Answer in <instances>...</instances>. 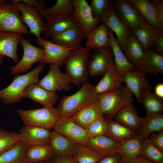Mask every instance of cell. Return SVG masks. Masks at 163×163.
Wrapping results in <instances>:
<instances>
[{
    "label": "cell",
    "instance_id": "obj_6",
    "mask_svg": "<svg viewBox=\"0 0 163 163\" xmlns=\"http://www.w3.org/2000/svg\"><path fill=\"white\" fill-rule=\"evenodd\" d=\"M156 32H163L162 0H127Z\"/></svg>",
    "mask_w": 163,
    "mask_h": 163
},
{
    "label": "cell",
    "instance_id": "obj_40",
    "mask_svg": "<svg viewBox=\"0 0 163 163\" xmlns=\"http://www.w3.org/2000/svg\"><path fill=\"white\" fill-rule=\"evenodd\" d=\"M104 155L95 152L86 145L77 144L73 156L77 163H97Z\"/></svg>",
    "mask_w": 163,
    "mask_h": 163
},
{
    "label": "cell",
    "instance_id": "obj_49",
    "mask_svg": "<svg viewBox=\"0 0 163 163\" xmlns=\"http://www.w3.org/2000/svg\"><path fill=\"white\" fill-rule=\"evenodd\" d=\"M21 1L33 6L43 17V11L47 8L44 1L43 0H21Z\"/></svg>",
    "mask_w": 163,
    "mask_h": 163
},
{
    "label": "cell",
    "instance_id": "obj_14",
    "mask_svg": "<svg viewBox=\"0 0 163 163\" xmlns=\"http://www.w3.org/2000/svg\"><path fill=\"white\" fill-rule=\"evenodd\" d=\"M100 23L115 33L117 37L116 39L123 52L131 31L120 20L114 8L111 6L101 17Z\"/></svg>",
    "mask_w": 163,
    "mask_h": 163
},
{
    "label": "cell",
    "instance_id": "obj_52",
    "mask_svg": "<svg viewBox=\"0 0 163 163\" xmlns=\"http://www.w3.org/2000/svg\"><path fill=\"white\" fill-rule=\"evenodd\" d=\"M4 56V55L0 54V65L3 64V60Z\"/></svg>",
    "mask_w": 163,
    "mask_h": 163
},
{
    "label": "cell",
    "instance_id": "obj_35",
    "mask_svg": "<svg viewBox=\"0 0 163 163\" xmlns=\"http://www.w3.org/2000/svg\"><path fill=\"white\" fill-rule=\"evenodd\" d=\"M163 131V112L146 115L142 118L139 134L143 139L149 138L150 134L153 132Z\"/></svg>",
    "mask_w": 163,
    "mask_h": 163
},
{
    "label": "cell",
    "instance_id": "obj_25",
    "mask_svg": "<svg viewBox=\"0 0 163 163\" xmlns=\"http://www.w3.org/2000/svg\"><path fill=\"white\" fill-rule=\"evenodd\" d=\"M103 115L97 100L79 110L70 118L75 123L86 130L92 122Z\"/></svg>",
    "mask_w": 163,
    "mask_h": 163
},
{
    "label": "cell",
    "instance_id": "obj_19",
    "mask_svg": "<svg viewBox=\"0 0 163 163\" xmlns=\"http://www.w3.org/2000/svg\"><path fill=\"white\" fill-rule=\"evenodd\" d=\"M27 97L43 106H53L56 104L59 97L56 91H50L36 83L29 85L24 90L23 97Z\"/></svg>",
    "mask_w": 163,
    "mask_h": 163
},
{
    "label": "cell",
    "instance_id": "obj_5",
    "mask_svg": "<svg viewBox=\"0 0 163 163\" xmlns=\"http://www.w3.org/2000/svg\"><path fill=\"white\" fill-rule=\"evenodd\" d=\"M17 112L24 126L52 129L60 117L57 108L53 106H43L29 110L18 109Z\"/></svg>",
    "mask_w": 163,
    "mask_h": 163
},
{
    "label": "cell",
    "instance_id": "obj_42",
    "mask_svg": "<svg viewBox=\"0 0 163 163\" xmlns=\"http://www.w3.org/2000/svg\"><path fill=\"white\" fill-rule=\"evenodd\" d=\"M20 140L18 133L0 128V154L10 149Z\"/></svg>",
    "mask_w": 163,
    "mask_h": 163
},
{
    "label": "cell",
    "instance_id": "obj_1",
    "mask_svg": "<svg viewBox=\"0 0 163 163\" xmlns=\"http://www.w3.org/2000/svg\"><path fill=\"white\" fill-rule=\"evenodd\" d=\"M74 94L60 99L57 108L60 117H71L83 107L97 100L98 94L94 86L87 82Z\"/></svg>",
    "mask_w": 163,
    "mask_h": 163
},
{
    "label": "cell",
    "instance_id": "obj_54",
    "mask_svg": "<svg viewBox=\"0 0 163 163\" xmlns=\"http://www.w3.org/2000/svg\"><path fill=\"white\" fill-rule=\"evenodd\" d=\"M47 162V161H46ZM46 162H43V163H45Z\"/></svg>",
    "mask_w": 163,
    "mask_h": 163
},
{
    "label": "cell",
    "instance_id": "obj_33",
    "mask_svg": "<svg viewBox=\"0 0 163 163\" xmlns=\"http://www.w3.org/2000/svg\"><path fill=\"white\" fill-rule=\"evenodd\" d=\"M85 45L90 49H97L109 46L110 40L107 28L103 24L91 30L86 37Z\"/></svg>",
    "mask_w": 163,
    "mask_h": 163
},
{
    "label": "cell",
    "instance_id": "obj_17",
    "mask_svg": "<svg viewBox=\"0 0 163 163\" xmlns=\"http://www.w3.org/2000/svg\"><path fill=\"white\" fill-rule=\"evenodd\" d=\"M50 130L38 127L24 126L20 129L18 133L20 141L27 146L48 145Z\"/></svg>",
    "mask_w": 163,
    "mask_h": 163
},
{
    "label": "cell",
    "instance_id": "obj_53",
    "mask_svg": "<svg viewBox=\"0 0 163 163\" xmlns=\"http://www.w3.org/2000/svg\"><path fill=\"white\" fill-rule=\"evenodd\" d=\"M6 0H0V4L5 2Z\"/></svg>",
    "mask_w": 163,
    "mask_h": 163
},
{
    "label": "cell",
    "instance_id": "obj_31",
    "mask_svg": "<svg viewBox=\"0 0 163 163\" xmlns=\"http://www.w3.org/2000/svg\"><path fill=\"white\" fill-rule=\"evenodd\" d=\"M57 155L48 145L28 146L25 155L28 163H41L49 161Z\"/></svg>",
    "mask_w": 163,
    "mask_h": 163
},
{
    "label": "cell",
    "instance_id": "obj_45",
    "mask_svg": "<svg viewBox=\"0 0 163 163\" xmlns=\"http://www.w3.org/2000/svg\"><path fill=\"white\" fill-rule=\"evenodd\" d=\"M151 48L155 52L163 55V32H156Z\"/></svg>",
    "mask_w": 163,
    "mask_h": 163
},
{
    "label": "cell",
    "instance_id": "obj_24",
    "mask_svg": "<svg viewBox=\"0 0 163 163\" xmlns=\"http://www.w3.org/2000/svg\"><path fill=\"white\" fill-rule=\"evenodd\" d=\"M142 137L136 136L119 143L118 153L123 163H132L141 155Z\"/></svg>",
    "mask_w": 163,
    "mask_h": 163
},
{
    "label": "cell",
    "instance_id": "obj_18",
    "mask_svg": "<svg viewBox=\"0 0 163 163\" xmlns=\"http://www.w3.org/2000/svg\"><path fill=\"white\" fill-rule=\"evenodd\" d=\"M122 80L126 83V85L139 102L141 91L145 89L151 91L152 88L146 74L136 69L126 72L123 76Z\"/></svg>",
    "mask_w": 163,
    "mask_h": 163
},
{
    "label": "cell",
    "instance_id": "obj_37",
    "mask_svg": "<svg viewBox=\"0 0 163 163\" xmlns=\"http://www.w3.org/2000/svg\"><path fill=\"white\" fill-rule=\"evenodd\" d=\"M27 147L19 141L10 149L0 154V163H28L25 155Z\"/></svg>",
    "mask_w": 163,
    "mask_h": 163
},
{
    "label": "cell",
    "instance_id": "obj_12",
    "mask_svg": "<svg viewBox=\"0 0 163 163\" xmlns=\"http://www.w3.org/2000/svg\"><path fill=\"white\" fill-rule=\"evenodd\" d=\"M52 129L77 144L86 145L89 139L86 130L75 123L70 117H60Z\"/></svg>",
    "mask_w": 163,
    "mask_h": 163
},
{
    "label": "cell",
    "instance_id": "obj_36",
    "mask_svg": "<svg viewBox=\"0 0 163 163\" xmlns=\"http://www.w3.org/2000/svg\"><path fill=\"white\" fill-rule=\"evenodd\" d=\"M140 103L145 109L146 115L157 114L163 111V99L147 89H142L140 96Z\"/></svg>",
    "mask_w": 163,
    "mask_h": 163
},
{
    "label": "cell",
    "instance_id": "obj_10",
    "mask_svg": "<svg viewBox=\"0 0 163 163\" xmlns=\"http://www.w3.org/2000/svg\"><path fill=\"white\" fill-rule=\"evenodd\" d=\"M72 0L74 7L72 17L86 39L89 32L97 27L100 18L94 16L89 5L85 0Z\"/></svg>",
    "mask_w": 163,
    "mask_h": 163
},
{
    "label": "cell",
    "instance_id": "obj_2",
    "mask_svg": "<svg viewBox=\"0 0 163 163\" xmlns=\"http://www.w3.org/2000/svg\"><path fill=\"white\" fill-rule=\"evenodd\" d=\"M91 49L81 46L72 50L65 60V74L70 82L78 88L87 82Z\"/></svg>",
    "mask_w": 163,
    "mask_h": 163
},
{
    "label": "cell",
    "instance_id": "obj_39",
    "mask_svg": "<svg viewBox=\"0 0 163 163\" xmlns=\"http://www.w3.org/2000/svg\"><path fill=\"white\" fill-rule=\"evenodd\" d=\"M74 7L71 0H57L55 4L43 11V17H52L62 15L72 14Z\"/></svg>",
    "mask_w": 163,
    "mask_h": 163
},
{
    "label": "cell",
    "instance_id": "obj_7",
    "mask_svg": "<svg viewBox=\"0 0 163 163\" xmlns=\"http://www.w3.org/2000/svg\"><path fill=\"white\" fill-rule=\"evenodd\" d=\"M10 1L21 13V18L22 22L25 23L29 29V33L35 35L37 42L40 47L41 33L43 32L45 23L43 17L33 6L24 2L20 0H11Z\"/></svg>",
    "mask_w": 163,
    "mask_h": 163
},
{
    "label": "cell",
    "instance_id": "obj_44",
    "mask_svg": "<svg viewBox=\"0 0 163 163\" xmlns=\"http://www.w3.org/2000/svg\"><path fill=\"white\" fill-rule=\"evenodd\" d=\"M110 0H91L89 5L94 16L100 18L113 4Z\"/></svg>",
    "mask_w": 163,
    "mask_h": 163
},
{
    "label": "cell",
    "instance_id": "obj_8",
    "mask_svg": "<svg viewBox=\"0 0 163 163\" xmlns=\"http://www.w3.org/2000/svg\"><path fill=\"white\" fill-rule=\"evenodd\" d=\"M0 30L26 34L27 27L22 22L20 11L10 1L0 4Z\"/></svg>",
    "mask_w": 163,
    "mask_h": 163
},
{
    "label": "cell",
    "instance_id": "obj_55",
    "mask_svg": "<svg viewBox=\"0 0 163 163\" xmlns=\"http://www.w3.org/2000/svg\"><path fill=\"white\" fill-rule=\"evenodd\" d=\"M76 163H77V162H76Z\"/></svg>",
    "mask_w": 163,
    "mask_h": 163
},
{
    "label": "cell",
    "instance_id": "obj_16",
    "mask_svg": "<svg viewBox=\"0 0 163 163\" xmlns=\"http://www.w3.org/2000/svg\"><path fill=\"white\" fill-rule=\"evenodd\" d=\"M41 47L44 50V55L40 63H53L62 66L72 50L56 43L44 38H41Z\"/></svg>",
    "mask_w": 163,
    "mask_h": 163
},
{
    "label": "cell",
    "instance_id": "obj_26",
    "mask_svg": "<svg viewBox=\"0 0 163 163\" xmlns=\"http://www.w3.org/2000/svg\"><path fill=\"white\" fill-rule=\"evenodd\" d=\"M48 145L57 155L73 156L77 144L53 130L50 133Z\"/></svg>",
    "mask_w": 163,
    "mask_h": 163
},
{
    "label": "cell",
    "instance_id": "obj_29",
    "mask_svg": "<svg viewBox=\"0 0 163 163\" xmlns=\"http://www.w3.org/2000/svg\"><path fill=\"white\" fill-rule=\"evenodd\" d=\"M113 118L116 121L139 133L142 118L138 116L136 109L132 104L121 109Z\"/></svg>",
    "mask_w": 163,
    "mask_h": 163
},
{
    "label": "cell",
    "instance_id": "obj_32",
    "mask_svg": "<svg viewBox=\"0 0 163 163\" xmlns=\"http://www.w3.org/2000/svg\"><path fill=\"white\" fill-rule=\"evenodd\" d=\"M104 116L107 124V130L106 135L118 143L134 138L139 134L138 132Z\"/></svg>",
    "mask_w": 163,
    "mask_h": 163
},
{
    "label": "cell",
    "instance_id": "obj_34",
    "mask_svg": "<svg viewBox=\"0 0 163 163\" xmlns=\"http://www.w3.org/2000/svg\"><path fill=\"white\" fill-rule=\"evenodd\" d=\"M145 52L134 34L131 32L128 37L126 47L123 51L127 59L135 66L144 57Z\"/></svg>",
    "mask_w": 163,
    "mask_h": 163
},
{
    "label": "cell",
    "instance_id": "obj_15",
    "mask_svg": "<svg viewBox=\"0 0 163 163\" xmlns=\"http://www.w3.org/2000/svg\"><path fill=\"white\" fill-rule=\"evenodd\" d=\"M114 4L118 17L131 32H133L145 21L139 12L127 0H116Z\"/></svg>",
    "mask_w": 163,
    "mask_h": 163
},
{
    "label": "cell",
    "instance_id": "obj_51",
    "mask_svg": "<svg viewBox=\"0 0 163 163\" xmlns=\"http://www.w3.org/2000/svg\"><path fill=\"white\" fill-rule=\"evenodd\" d=\"M132 163H157L150 161L141 155L138 156Z\"/></svg>",
    "mask_w": 163,
    "mask_h": 163
},
{
    "label": "cell",
    "instance_id": "obj_4",
    "mask_svg": "<svg viewBox=\"0 0 163 163\" xmlns=\"http://www.w3.org/2000/svg\"><path fill=\"white\" fill-rule=\"evenodd\" d=\"M133 95L125 85L119 89L98 94L97 101L103 115L112 119L121 109L132 104Z\"/></svg>",
    "mask_w": 163,
    "mask_h": 163
},
{
    "label": "cell",
    "instance_id": "obj_23",
    "mask_svg": "<svg viewBox=\"0 0 163 163\" xmlns=\"http://www.w3.org/2000/svg\"><path fill=\"white\" fill-rule=\"evenodd\" d=\"M135 66L136 69L145 74L162 73L163 56L150 49L146 51L144 57Z\"/></svg>",
    "mask_w": 163,
    "mask_h": 163
},
{
    "label": "cell",
    "instance_id": "obj_28",
    "mask_svg": "<svg viewBox=\"0 0 163 163\" xmlns=\"http://www.w3.org/2000/svg\"><path fill=\"white\" fill-rule=\"evenodd\" d=\"M122 78L114 64L104 75V76L94 86L98 94L121 88Z\"/></svg>",
    "mask_w": 163,
    "mask_h": 163
},
{
    "label": "cell",
    "instance_id": "obj_11",
    "mask_svg": "<svg viewBox=\"0 0 163 163\" xmlns=\"http://www.w3.org/2000/svg\"><path fill=\"white\" fill-rule=\"evenodd\" d=\"M114 63L112 50L109 46L94 49L89 59V76L100 77L104 75Z\"/></svg>",
    "mask_w": 163,
    "mask_h": 163
},
{
    "label": "cell",
    "instance_id": "obj_41",
    "mask_svg": "<svg viewBox=\"0 0 163 163\" xmlns=\"http://www.w3.org/2000/svg\"><path fill=\"white\" fill-rule=\"evenodd\" d=\"M141 155L147 159L157 163H163V153L152 143L149 138L143 139Z\"/></svg>",
    "mask_w": 163,
    "mask_h": 163
},
{
    "label": "cell",
    "instance_id": "obj_20",
    "mask_svg": "<svg viewBox=\"0 0 163 163\" xmlns=\"http://www.w3.org/2000/svg\"><path fill=\"white\" fill-rule=\"evenodd\" d=\"M85 36L76 23L74 25L51 37L53 42L65 47L74 49L81 47Z\"/></svg>",
    "mask_w": 163,
    "mask_h": 163
},
{
    "label": "cell",
    "instance_id": "obj_38",
    "mask_svg": "<svg viewBox=\"0 0 163 163\" xmlns=\"http://www.w3.org/2000/svg\"><path fill=\"white\" fill-rule=\"evenodd\" d=\"M156 32L153 27L145 21L133 33L146 51L150 49Z\"/></svg>",
    "mask_w": 163,
    "mask_h": 163
},
{
    "label": "cell",
    "instance_id": "obj_50",
    "mask_svg": "<svg viewBox=\"0 0 163 163\" xmlns=\"http://www.w3.org/2000/svg\"><path fill=\"white\" fill-rule=\"evenodd\" d=\"M155 94L158 97L163 99V84H157L155 88Z\"/></svg>",
    "mask_w": 163,
    "mask_h": 163
},
{
    "label": "cell",
    "instance_id": "obj_43",
    "mask_svg": "<svg viewBox=\"0 0 163 163\" xmlns=\"http://www.w3.org/2000/svg\"><path fill=\"white\" fill-rule=\"evenodd\" d=\"M107 124L104 115L97 118L86 129L89 139L102 135H106Z\"/></svg>",
    "mask_w": 163,
    "mask_h": 163
},
{
    "label": "cell",
    "instance_id": "obj_21",
    "mask_svg": "<svg viewBox=\"0 0 163 163\" xmlns=\"http://www.w3.org/2000/svg\"><path fill=\"white\" fill-rule=\"evenodd\" d=\"M43 33L46 38L61 33L76 24L72 14L46 17Z\"/></svg>",
    "mask_w": 163,
    "mask_h": 163
},
{
    "label": "cell",
    "instance_id": "obj_48",
    "mask_svg": "<svg viewBox=\"0 0 163 163\" xmlns=\"http://www.w3.org/2000/svg\"><path fill=\"white\" fill-rule=\"evenodd\" d=\"M76 162L73 156L57 155L55 158L45 163H76Z\"/></svg>",
    "mask_w": 163,
    "mask_h": 163
},
{
    "label": "cell",
    "instance_id": "obj_46",
    "mask_svg": "<svg viewBox=\"0 0 163 163\" xmlns=\"http://www.w3.org/2000/svg\"><path fill=\"white\" fill-rule=\"evenodd\" d=\"M149 138L153 144L163 153V131L157 133H152Z\"/></svg>",
    "mask_w": 163,
    "mask_h": 163
},
{
    "label": "cell",
    "instance_id": "obj_47",
    "mask_svg": "<svg viewBox=\"0 0 163 163\" xmlns=\"http://www.w3.org/2000/svg\"><path fill=\"white\" fill-rule=\"evenodd\" d=\"M97 163H123L118 153L105 155L101 158Z\"/></svg>",
    "mask_w": 163,
    "mask_h": 163
},
{
    "label": "cell",
    "instance_id": "obj_27",
    "mask_svg": "<svg viewBox=\"0 0 163 163\" xmlns=\"http://www.w3.org/2000/svg\"><path fill=\"white\" fill-rule=\"evenodd\" d=\"M110 40V45L114 56V64L122 78L126 72L136 69V66L127 59L117 39L114 37L113 32L107 28Z\"/></svg>",
    "mask_w": 163,
    "mask_h": 163
},
{
    "label": "cell",
    "instance_id": "obj_22",
    "mask_svg": "<svg viewBox=\"0 0 163 163\" xmlns=\"http://www.w3.org/2000/svg\"><path fill=\"white\" fill-rule=\"evenodd\" d=\"M21 34L18 33L0 30V54L9 57L17 63L18 60L17 48Z\"/></svg>",
    "mask_w": 163,
    "mask_h": 163
},
{
    "label": "cell",
    "instance_id": "obj_13",
    "mask_svg": "<svg viewBox=\"0 0 163 163\" xmlns=\"http://www.w3.org/2000/svg\"><path fill=\"white\" fill-rule=\"evenodd\" d=\"M50 69L47 74L38 82V84L44 88L51 91L64 90L67 91L72 88L68 78L62 72L60 66L57 64H49Z\"/></svg>",
    "mask_w": 163,
    "mask_h": 163
},
{
    "label": "cell",
    "instance_id": "obj_3",
    "mask_svg": "<svg viewBox=\"0 0 163 163\" xmlns=\"http://www.w3.org/2000/svg\"><path fill=\"white\" fill-rule=\"evenodd\" d=\"M45 66V64L40 63L26 74L15 75L9 85L0 89V100L6 104L19 101L23 97V92L25 89L30 85L38 82L39 75Z\"/></svg>",
    "mask_w": 163,
    "mask_h": 163
},
{
    "label": "cell",
    "instance_id": "obj_9",
    "mask_svg": "<svg viewBox=\"0 0 163 163\" xmlns=\"http://www.w3.org/2000/svg\"><path fill=\"white\" fill-rule=\"evenodd\" d=\"M31 40L21 37L20 42L23 50V54L20 60L14 66L10 67L12 74L25 72L31 69L32 65L41 62L44 55L43 49L37 47L31 43Z\"/></svg>",
    "mask_w": 163,
    "mask_h": 163
},
{
    "label": "cell",
    "instance_id": "obj_30",
    "mask_svg": "<svg viewBox=\"0 0 163 163\" xmlns=\"http://www.w3.org/2000/svg\"><path fill=\"white\" fill-rule=\"evenodd\" d=\"M119 143L106 135L89 139L86 145L95 152L104 155L118 153Z\"/></svg>",
    "mask_w": 163,
    "mask_h": 163
}]
</instances>
